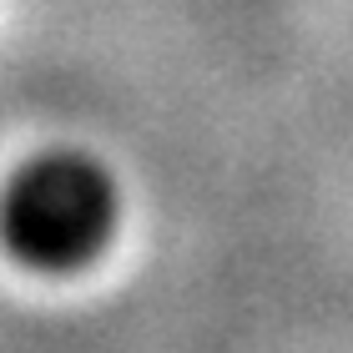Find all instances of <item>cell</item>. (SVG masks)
Listing matches in <instances>:
<instances>
[{
  "label": "cell",
  "mask_w": 353,
  "mask_h": 353,
  "mask_svg": "<svg viewBox=\"0 0 353 353\" xmlns=\"http://www.w3.org/2000/svg\"><path fill=\"white\" fill-rule=\"evenodd\" d=\"M117 228V182L91 152H36L0 187V243L30 268H81Z\"/></svg>",
  "instance_id": "cell-1"
}]
</instances>
